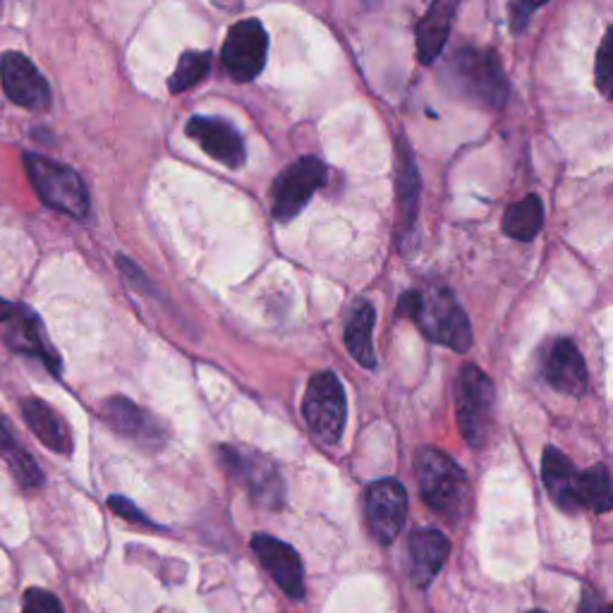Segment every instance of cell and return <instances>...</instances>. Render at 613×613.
Returning <instances> with one entry per match:
<instances>
[{
    "label": "cell",
    "instance_id": "9c48e42d",
    "mask_svg": "<svg viewBox=\"0 0 613 613\" xmlns=\"http://www.w3.org/2000/svg\"><path fill=\"white\" fill-rule=\"evenodd\" d=\"M327 180V165L315 156H305L291 163L273 183V216L279 221H291L307 207L315 192Z\"/></svg>",
    "mask_w": 613,
    "mask_h": 613
},
{
    "label": "cell",
    "instance_id": "ffe728a7",
    "mask_svg": "<svg viewBox=\"0 0 613 613\" xmlns=\"http://www.w3.org/2000/svg\"><path fill=\"white\" fill-rule=\"evenodd\" d=\"M542 475L551 501L556 503L561 511L575 513L580 511L578 503V470H575L573 461L566 453L559 449H547L542 461Z\"/></svg>",
    "mask_w": 613,
    "mask_h": 613
},
{
    "label": "cell",
    "instance_id": "6da1fadb",
    "mask_svg": "<svg viewBox=\"0 0 613 613\" xmlns=\"http://www.w3.org/2000/svg\"><path fill=\"white\" fill-rule=\"evenodd\" d=\"M399 315L417 323L429 341L451 347L455 353H467L473 345V329L463 307L455 303L449 287L434 285L422 291H410L401 297Z\"/></svg>",
    "mask_w": 613,
    "mask_h": 613
},
{
    "label": "cell",
    "instance_id": "2e32d148",
    "mask_svg": "<svg viewBox=\"0 0 613 613\" xmlns=\"http://www.w3.org/2000/svg\"><path fill=\"white\" fill-rule=\"evenodd\" d=\"M547 381L566 395H583L587 389V367L583 353L571 339H559L547 359Z\"/></svg>",
    "mask_w": 613,
    "mask_h": 613
},
{
    "label": "cell",
    "instance_id": "d4e9b609",
    "mask_svg": "<svg viewBox=\"0 0 613 613\" xmlns=\"http://www.w3.org/2000/svg\"><path fill=\"white\" fill-rule=\"evenodd\" d=\"M578 503L580 508H590L594 513L611 511L613 494L606 465H594L578 475Z\"/></svg>",
    "mask_w": 613,
    "mask_h": 613
},
{
    "label": "cell",
    "instance_id": "5bb4252c",
    "mask_svg": "<svg viewBox=\"0 0 613 613\" xmlns=\"http://www.w3.org/2000/svg\"><path fill=\"white\" fill-rule=\"evenodd\" d=\"M252 549H255L257 559L261 561V566L267 568L273 583L279 585L287 597H305L303 559H299V554L291 544H285L271 535H255L252 537Z\"/></svg>",
    "mask_w": 613,
    "mask_h": 613
},
{
    "label": "cell",
    "instance_id": "ba28073f",
    "mask_svg": "<svg viewBox=\"0 0 613 613\" xmlns=\"http://www.w3.org/2000/svg\"><path fill=\"white\" fill-rule=\"evenodd\" d=\"M221 458L225 470L243 485L252 499L269 508H279L283 503V482L275 465L252 449L223 446Z\"/></svg>",
    "mask_w": 613,
    "mask_h": 613
},
{
    "label": "cell",
    "instance_id": "9a60e30c",
    "mask_svg": "<svg viewBox=\"0 0 613 613\" xmlns=\"http://www.w3.org/2000/svg\"><path fill=\"white\" fill-rule=\"evenodd\" d=\"M106 425L115 429L120 437H127L137 443H144L149 449H159L165 443V429L159 425V419L151 417L147 410H142L137 403L127 399H111L106 401L101 410Z\"/></svg>",
    "mask_w": 613,
    "mask_h": 613
},
{
    "label": "cell",
    "instance_id": "3957f363",
    "mask_svg": "<svg viewBox=\"0 0 613 613\" xmlns=\"http://www.w3.org/2000/svg\"><path fill=\"white\" fill-rule=\"evenodd\" d=\"M415 475L427 506L449 518H458L467 501V479L451 455L431 446L419 449Z\"/></svg>",
    "mask_w": 613,
    "mask_h": 613
},
{
    "label": "cell",
    "instance_id": "8992f818",
    "mask_svg": "<svg viewBox=\"0 0 613 613\" xmlns=\"http://www.w3.org/2000/svg\"><path fill=\"white\" fill-rule=\"evenodd\" d=\"M303 415L309 434L323 446H335L345 429V391L333 371H319L309 379L303 403Z\"/></svg>",
    "mask_w": 613,
    "mask_h": 613
},
{
    "label": "cell",
    "instance_id": "e0dca14e",
    "mask_svg": "<svg viewBox=\"0 0 613 613\" xmlns=\"http://www.w3.org/2000/svg\"><path fill=\"white\" fill-rule=\"evenodd\" d=\"M458 3L453 0H437L417 24V60L422 65H431L441 56L443 46L453 27V17Z\"/></svg>",
    "mask_w": 613,
    "mask_h": 613
},
{
    "label": "cell",
    "instance_id": "7a4b0ae2",
    "mask_svg": "<svg viewBox=\"0 0 613 613\" xmlns=\"http://www.w3.org/2000/svg\"><path fill=\"white\" fill-rule=\"evenodd\" d=\"M446 82L461 99L499 111L508 99V79L501 60L489 48H461L449 60Z\"/></svg>",
    "mask_w": 613,
    "mask_h": 613
},
{
    "label": "cell",
    "instance_id": "7c38bea8",
    "mask_svg": "<svg viewBox=\"0 0 613 613\" xmlns=\"http://www.w3.org/2000/svg\"><path fill=\"white\" fill-rule=\"evenodd\" d=\"M0 329H3V341L12 353L41 359L48 371H53L56 377L60 375V355L48 341L44 323L34 309L27 305H15Z\"/></svg>",
    "mask_w": 613,
    "mask_h": 613
},
{
    "label": "cell",
    "instance_id": "7402d4cb",
    "mask_svg": "<svg viewBox=\"0 0 613 613\" xmlns=\"http://www.w3.org/2000/svg\"><path fill=\"white\" fill-rule=\"evenodd\" d=\"M0 461L8 465L12 477L17 479V485L24 489H36L44 485V473L36 465L34 455L20 446V441L12 434L5 419L0 417Z\"/></svg>",
    "mask_w": 613,
    "mask_h": 613
},
{
    "label": "cell",
    "instance_id": "4316f807",
    "mask_svg": "<svg viewBox=\"0 0 613 613\" xmlns=\"http://www.w3.org/2000/svg\"><path fill=\"white\" fill-rule=\"evenodd\" d=\"M22 613H65L58 597L46 590H27L22 597Z\"/></svg>",
    "mask_w": 613,
    "mask_h": 613
},
{
    "label": "cell",
    "instance_id": "603a6c76",
    "mask_svg": "<svg viewBox=\"0 0 613 613\" xmlns=\"http://www.w3.org/2000/svg\"><path fill=\"white\" fill-rule=\"evenodd\" d=\"M544 225V207L542 199L537 195L525 197L508 207L506 216H503V231L508 237L520 240V243H530L539 235Z\"/></svg>",
    "mask_w": 613,
    "mask_h": 613
},
{
    "label": "cell",
    "instance_id": "8fae6325",
    "mask_svg": "<svg viewBox=\"0 0 613 613\" xmlns=\"http://www.w3.org/2000/svg\"><path fill=\"white\" fill-rule=\"evenodd\" d=\"M365 515L369 532L377 537V542H395L407 515L405 487L395 482V479H379V482L369 485L365 496Z\"/></svg>",
    "mask_w": 613,
    "mask_h": 613
},
{
    "label": "cell",
    "instance_id": "4dcf8cb0",
    "mask_svg": "<svg viewBox=\"0 0 613 613\" xmlns=\"http://www.w3.org/2000/svg\"><path fill=\"white\" fill-rule=\"evenodd\" d=\"M578 613H611V609L597 592H587L583 597V604H580Z\"/></svg>",
    "mask_w": 613,
    "mask_h": 613
},
{
    "label": "cell",
    "instance_id": "30bf717a",
    "mask_svg": "<svg viewBox=\"0 0 613 613\" xmlns=\"http://www.w3.org/2000/svg\"><path fill=\"white\" fill-rule=\"evenodd\" d=\"M0 84H3L8 99L20 108H27V111H48L51 108V87H48L39 68L24 53H3L0 58Z\"/></svg>",
    "mask_w": 613,
    "mask_h": 613
},
{
    "label": "cell",
    "instance_id": "277c9868",
    "mask_svg": "<svg viewBox=\"0 0 613 613\" xmlns=\"http://www.w3.org/2000/svg\"><path fill=\"white\" fill-rule=\"evenodd\" d=\"M494 383L475 365H465L455 381V415L465 441L473 449L487 446L494 429Z\"/></svg>",
    "mask_w": 613,
    "mask_h": 613
},
{
    "label": "cell",
    "instance_id": "484cf974",
    "mask_svg": "<svg viewBox=\"0 0 613 613\" xmlns=\"http://www.w3.org/2000/svg\"><path fill=\"white\" fill-rule=\"evenodd\" d=\"M211 68V53L207 51H187L180 56L177 60V68L168 79V89L173 94H183L187 89L195 87L204 77H207V72Z\"/></svg>",
    "mask_w": 613,
    "mask_h": 613
},
{
    "label": "cell",
    "instance_id": "cb8c5ba5",
    "mask_svg": "<svg viewBox=\"0 0 613 613\" xmlns=\"http://www.w3.org/2000/svg\"><path fill=\"white\" fill-rule=\"evenodd\" d=\"M399 204H401V233L413 235L415 223H417V201H419V175L413 161V154L407 149V144L401 142V154H399Z\"/></svg>",
    "mask_w": 613,
    "mask_h": 613
},
{
    "label": "cell",
    "instance_id": "44dd1931",
    "mask_svg": "<svg viewBox=\"0 0 613 613\" xmlns=\"http://www.w3.org/2000/svg\"><path fill=\"white\" fill-rule=\"evenodd\" d=\"M375 307L367 299H357V303L347 311L345 319V347L353 355L359 367L375 369L377 367V355H375Z\"/></svg>",
    "mask_w": 613,
    "mask_h": 613
},
{
    "label": "cell",
    "instance_id": "d6a6232c",
    "mask_svg": "<svg viewBox=\"0 0 613 613\" xmlns=\"http://www.w3.org/2000/svg\"><path fill=\"white\" fill-rule=\"evenodd\" d=\"M527 613H544V611H527Z\"/></svg>",
    "mask_w": 613,
    "mask_h": 613
},
{
    "label": "cell",
    "instance_id": "d6986e66",
    "mask_svg": "<svg viewBox=\"0 0 613 613\" xmlns=\"http://www.w3.org/2000/svg\"><path fill=\"white\" fill-rule=\"evenodd\" d=\"M20 410L24 422L34 431L46 449H51L60 455L72 453V434L65 419L60 417L51 405L39 399H24L20 403Z\"/></svg>",
    "mask_w": 613,
    "mask_h": 613
},
{
    "label": "cell",
    "instance_id": "83f0119b",
    "mask_svg": "<svg viewBox=\"0 0 613 613\" xmlns=\"http://www.w3.org/2000/svg\"><path fill=\"white\" fill-rule=\"evenodd\" d=\"M613 32L609 29L602 46H599V56H597V87L602 91L606 99H611V44H613Z\"/></svg>",
    "mask_w": 613,
    "mask_h": 613
},
{
    "label": "cell",
    "instance_id": "5b68a950",
    "mask_svg": "<svg viewBox=\"0 0 613 613\" xmlns=\"http://www.w3.org/2000/svg\"><path fill=\"white\" fill-rule=\"evenodd\" d=\"M24 168H27L29 183L44 204L72 216V219H87L89 192L70 165L39 154H24Z\"/></svg>",
    "mask_w": 613,
    "mask_h": 613
},
{
    "label": "cell",
    "instance_id": "1f68e13d",
    "mask_svg": "<svg viewBox=\"0 0 613 613\" xmlns=\"http://www.w3.org/2000/svg\"><path fill=\"white\" fill-rule=\"evenodd\" d=\"M12 307H15V305H12V303H8V299H3V297H0V327H3V323H5V319L10 317V311H12Z\"/></svg>",
    "mask_w": 613,
    "mask_h": 613
},
{
    "label": "cell",
    "instance_id": "52a82bcc",
    "mask_svg": "<svg viewBox=\"0 0 613 613\" xmlns=\"http://www.w3.org/2000/svg\"><path fill=\"white\" fill-rule=\"evenodd\" d=\"M269 36L257 20H243L228 29L221 48L223 70L235 82H252L267 65Z\"/></svg>",
    "mask_w": 613,
    "mask_h": 613
},
{
    "label": "cell",
    "instance_id": "f546056e",
    "mask_svg": "<svg viewBox=\"0 0 613 613\" xmlns=\"http://www.w3.org/2000/svg\"><path fill=\"white\" fill-rule=\"evenodd\" d=\"M539 5L535 3H518V5H511V29L513 32H523L527 20H530L532 12H537Z\"/></svg>",
    "mask_w": 613,
    "mask_h": 613
},
{
    "label": "cell",
    "instance_id": "ac0fdd59",
    "mask_svg": "<svg viewBox=\"0 0 613 613\" xmlns=\"http://www.w3.org/2000/svg\"><path fill=\"white\" fill-rule=\"evenodd\" d=\"M451 542L449 537L439 530H417L410 537V556H413V583L419 590L434 583L441 573L443 563L449 561Z\"/></svg>",
    "mask_w": 613,
    "mask_h": 613
},
{
    "label": "cell",
    "instance_id": "4fadbf2b",
    "mask_svg": "<svg viewBox=\"0 0 613 613\" xmlns=\"http://www.w3.org/2000/svg\"><path fill=\"white\" fill-rule=\"evenodd\" d=\"M187 137L199 144L204 154H209L213 161H219L228 168H243L247 151L245 142L237 135L233 125H228L221 118L207 115H192L185 125Z\"/></svg>",
    "mask_w": 613,
    "mask_h": 613
},
{
    "label": "cell",
    "instance_id": "f1b7e54d",
    "mask_svg": "<svg viewBox=\"0 0 613 613\" xmlns=\"http://www.w3.org/2000/svg\"><path fill=\"white\" fill-rule=\"evenodd\" d=\"M108 506H111V511L118 513L120 518H125V520H130V523L149 525V527L154 525V523L147 518V515H144V513L135 506V503L127 501L125 496H111V499H108Z\"/></svg>",
    "mask_w": 613,
    "mask_h": 613
}]
</instances>
